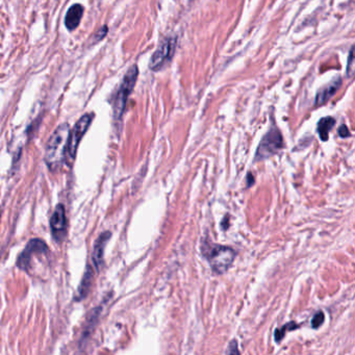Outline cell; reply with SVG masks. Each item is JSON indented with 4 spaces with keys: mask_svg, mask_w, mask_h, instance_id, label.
Masks as SVG:
<instances>
[{
    "mask_svg": "<svg viewBox=\"0 0 355 355\" xmlns=\"http://www.w3.org/2000/svg\"><path fill=\"white\" fill-rule=\"evenodd\" d=\"M70 128L67 123L58 126L51 135L45 148V163L50 171L61 169L66 162V147Z\"/></svg>",
    "mask_w": 355,
    "mask_h": 355,
    "instance_id": "cell-1",
    "label": "cell"
},
{
    "mask_svg": "<svg viewBox=\"0 0 355 355\" xmlns=\"http://www.w3.org/2000/svg\"><path fill=\"white\" fill-rule=\"evenodd\" d=\"M138 76H139V69L136 65H134L126 72L119 88H118V92L116 94V97L114 99V104H113L114 117L116 121L121 120L126 103H127V99L134 90Z\"/></svg>",
    "mask_w": 355,
    "mask_h": 355,
    "instance_id": "cell-2",
    "label": "cell"
},
{
    "mask_svg": "<svg viewBox=\"0 0 355 355\" xmlns=\"http://www.w3.org/2000/svg\"><path fill=\"white\" fill-rule=\"evenodd\" d=\"M204 254L210 262L212 270L216 274L225 273L230 268L236 255L232 248L220 245H214L210 248H206Z\"/></svg>",
    "mask_w": 355,
    "mask_h": 355,
    "instance_id": "cell-3",
    "label": "cell"
},
{
    "mask_svg": "<svg viewBox=\"0 0 355 355\" xmlns=\"http://www.w3.org/2000/svg\"><path fill=\"white\" fill-rule=\"evenodd\" d=\"M93 114H85L83 115L80 119L76 122L75 126L72 130L69 132L67 147H66V162L69 165H72L73 161L75 160L76 153L79 143L86 132V130L90 127L92 120H93Z\"/></svg>",
    "mask_w": 355,
    "mask_h": 355,
    "instance_id": "cell-4",
    "label": "cell"
},
{
    "mask_svg": "<svg viewBox=\"0 0 355 355\" xmlns=\"http://www.w3.org/2000/svg\"><path fill=\"white\" fill-rule=\"evenodd\" d=\"M283 148V139L277 128L270 129L261 139L255 153L254 162H261L279 152Z\"/></svg>",
    "mask_w": 355,
    "mask_h": 355,
    "instance_id": "cell-5",
    "label": "cell"
},
{
    "mask_svg": "<svg viewBox=\"0 0 355 355\" xmlns=\"http://www.w3.org/2000/svg\"><path fill=\"white\" fill-rule=\"evenodd\" d=\"M176 48V38L166 39L157 51L152 54L149 67L152 71H160L169 62H171Z\"/></svg>",
    "mask_w": 355,
    "mask_h": 355,
    "instance_id": "cell-6",
    "label": "cell"
},
{
    "mask_svg": "<svg viewBox=\"0 0 355 355\" xmlns=\"http://www.w3.org/2000/svg\"><path fill=\"white\" fill-rule=\"evenodd\" d=\"M48 251L46 243L40 239H33L28 242L25 249L21 252L17 259V267L21 270L27 271L31 267L32 257L34 254H44Z\"/></svg>",
    "mask_w": 355,
    "mask_h": 355,
    "instance_id": "cell-7",
    "label": "cell"
},
{
    "mask_svg": "<svg viewBox=\"0 0 355 355\" xmlns=\"http://www.w3.org/2000/svg\"><path fill=\"white\" fill-rule=\"evenodd\" d=\"M50 227L53 239L62 242L67 234V217L63 204H58L50 219Z\"/></svg>",
    "mask_w": 355,
    "mask_h": 355,
    "instance_id": "cell-8",
    "label": "cell"
},
{
    "mask_svg": "<svg viewBox=\"0 0 355 355\" xmlns=\"http://www.w3.org/2000/svg\"><path fill=\"white\" fill-rule=\"evenodd\" d=\"M112 236V233L109 231H104L103 233H101L98 239L96 240L95 244H94V250H93V255H92V259L94 262L95 268L97 270L100 269V267L103 263V257H104V250H105V246L107 244V242L109 241Z\"/></svg>",
    "mask_w": 355,
    "mask_h": 355,
    "instance_id": "cell-9",
    "label": "cell"
},
{
    "mask_svg": "<svg viewBox=\"0 0 355 355\" xmlns=\"http://www.w3.org/2000/svg\"><path fill=\"white\" fill-rule=\"evenodd\" d=\"M93 278H94L93 269L90 264H86L85 272H84L82 279L78 285V289L75 293V297H74L75 301H81L82 299H84L86 297L88 292H90V290H91V286L93 283Z\"/></svg>",
    "mask_w": 355,
    "mask_h": 355,
    "instance_id": "cell-10",
    "label": "cell"
},
{
    "mask_svg": "<svg viewBox=\"0 0 355 355\" xmlns=\"http://www.w3.org/2000/svg\"><path fill=\"white\" fill-rule=\"evenodd\" d=\"M342 84V79L340 77L335 78L330 83H328L326 86H324L322 90L318 92L317 98H316V104H324L325 102H327L340 88Z\"/></svg>",
    "mask_w": 355,
    "mask_h": 355,
    "instance_id": "cell-11",
    "label": "cell"
},
{
    "mask_svg": "<svg viewBox=\"0 0 355 355\" xmlns=\"http://www.w3.org/2000/svg\"><path fill=\"white\" fill-rule=\"evenodd\" d=\"M83 15V8L81 5H73L67 12L65 18V25L70 32L76 29L81 21Z\"/></svg>",
    "mask_w": 355,
    "mask_h": 355,
    "instance_id": "cell-12",
    "label": "cell"
},
{
    "mask_svg": "<svg viewBox=\"0 0 355 355\" xmlns=\"http://www.w3.org/2000/svg\"><path fill=\"white\" fill-rule=\"evenodd\" d=\"M336 124V120L332 117H325L318 123V132L320 136V139L324 142H326L329 137V131L334 128Z\"/></svg>",
    "mask_w": 355,
    "mask_h": 355,
    "instance_id": "cell-13",
    "label": "cell"
},
{
    "mask_svg": "<svg viewBox=\"0 0 355 355\" xmlns=\"http://www.w3.org/2000/svg\"><path fill=\"white\" fill-rule=\"evenodd\" d=\"M298 327H299V325L295 324L294 322H291V323H289V324L283 325V326H282L281 328H277V329H276V331H275V341H276V342L281 341V340L283 339L285 332L287 331V329H289V331H292V330H294V329H296V328H298Z\"/></svg>",
    "mask_w": 355,
    "mask_h": 355,
    "instance_id": "cell-14",
    "label": "cell"
},
{
    "mask_svg": "<svg viewBox=\"0 0 355 355\" xmlns=\"http://www.w3.org/2000/svg\"><path fill=\"white\" fill-rule=\"evenodd\" d=\"M324 318H325L324 317V313L323 312H318L314 316V318L312 319V327L315 328V329L319 328L321 325L323 324V322H324Z\"/></svg>",
    "mask_w": 355,
    "mask_h": 355,
    "instance_id": "cell-15",
    "label": "cell"
},
{
    "mask_svg": "<svg viewBox=\"0 0 355 355\" xmlns=\"http://www.w3.org/2000/svg\"><path fill=\"white\" fill-rule=\"evenodd\" d=\"M107 31H108V28H107V26L106 25H104V26H102L100 29H99V31L94 35V40H93V43L95 44V43H97V42H99V41H101L102 39H104L105 38V36H106V34H107Z\"/></svg>",
    "mask_w": 355,
    "mask_h": 355,
    "instance_id": "cell-16",
    "label": "cell"
},
{
    "mask_svg": "<svg viewBox=\"0 0 355 355\" xmlns=\"http://www.w3.org/2000/svg\"><path fill=\"white\" fill-rule=\"evenodd\" d=\"M353 61H354V58H353V47H352L350 50V53H349V60H348V65H347V74L349 76H351L353 74Z\"/></svg>",
    "mask_w": 355,
    "mask_h": 355,
    "instance_id": "cell-17",
    "label": "cell"
},
{
    "mask_svg": "<svg viewBox=\"0 0 355 355\" xmlns=\"http://www.w3.org/2000/svg\"><path fill=\"white\" fill-rule=\"evenodd\" d=\"M236 347H238V343H236V341H232L230 344H229V347H228V349L226 350V353L227 354H239L240 353V351H239V349L238 348H236Z\"/></svg>",
    "mask_w": 355,
    "mask_h": 355,
    "instance_id": "cell-18",
    "label": "cell"
},
{
    "mask_svg": "<svg viewBox=\"0 0 355 355\" xmlns=\"http://www.w3.org/2000/svg\"><path fill=\"white\" fill-rule=\"evenodd\" d=\"M339 135H340V137H342V138H348V137H350L349 129L347 128L346 125H342V126L340 127V129H339Z\"/></svg>",
    "mask_w": 355,
    "mask_h": 355,
    "instance_id": "cell-19",
    "label": "cell"
},
{
    "mask_svg": "<svg viewBox=\"0 0 355 355\" xmlns=\"http://www.w3.org/2000/svg\"><path fill=\"white\" fill-rule=\"evenodd\" d=\"M247 179H248V187H251L253 184H254V179H253V175L251 174V173H249L248 174V176H247Z\"/></svg>",
    "mask_w": 355,
    "mask_h": 355,
    "instance_id": "cell-20",
    "label": "cell"
}]
</instances>
